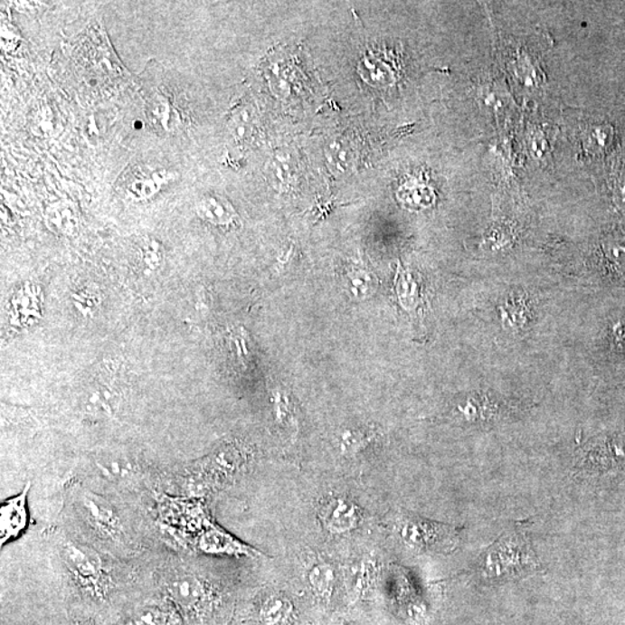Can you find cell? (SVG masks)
<instances>
[{
    "label": "cell",
    "mask_w": 625,
    "mask_h": 625,
    "mask_svg": "<svg viewBox=\"0 0 625 625\" xmlns=\"http://www.w3.org/2000/svg\"><path fill=\"white\" fill-rule=\"evenodd\" d=\"M173 179L171 174L148 167V166H134L124 173L122 188L128 196L143 200L158 194L167 182Z\"/></svg>",
    "instance_id": "cell-7"
},
{
    "label": "cell",
    "mask_w": 625,
    "mask_h": 625,
    "mask_svg": "<svg viewBox=\"0 0 625 625\" xmlns=\"http://www.w3.org/2000/svg\"><path fill=\"white\" fill-rule=\"evenodd\" d=\"M166 579V591L188 618L204 614L213 606V592L208 582L189 571L175 570Z\"/></svg>",
    "instance_id": "cell-2"
},
{
    "label": "cell",
    "mask_w": 625,
    "mask_h": 625,
    "mask_svg": "<svg viewBox=\"0 0 625 625\" xmlns=\"http://www.w3.org/2000/svg\"><path fill=\"white\" fill-rule=\"evenodd\" d=\"M275 404L277 421L281 424H292L293 413L289 407L288 401L284 397L277 396Z\"/></svg>",
    "instance_id": "cell-17"
},
{
    "label": "cell",
    "mask_w": 625,
    "mask_h": 625,
    "mask_svg": "<svg viewBox=\"0 0 625 625\" xmlns=\"http://www.w3.org/2000/svg\"><path fill=\"white\" fill-rule=\"evenodd\" d=\"M604 250L614 262L619 264L625 262V245L622 241H614V240L610 239L604 242Z\"/></svg>",
    "instance_id": "cell-16"
},
{
    "label": "cell",
    "mask_w": 625,
    "mask_h": 625,
    "mask_svg": "<svg viewBox=\"0 0 625 625\" xmlns=\"http://www.w3.org/2000/svg\"><path fill=\"white\" fill-rule=\"evenodd\" d=\"M95 468H97L99 478L111 484L126 483L127 479H131L129 478L130 476L135 473L130 463L123 461L121 459L118 460V459L115 460L113 458L100 459L97 461Z\"/></svg>",
    "instance_id": "cell-13"
},
{
    "label": "cell",
    "mask_w": 625,
    "mask_h": 625,
    "mask_svg": "<svg viewBox=\"0 0 625 625\" xmlns=\"http://www.w3.org/2000/svg\"><path fill=\"white\" fill-rule=\"evenodd\" d=\"M399 535L410 548L434 552H452L459 541L457 529L417 516L401 521Z\"/></svg>",
    "instance_id": "cell-3"
},
{
    "label": "cell",
    "mask_w": 625,
    "mask_h": 625,
    "mask_svg": "<svg viewBox=\"0 0 625 625\" xmlns=\"http://www.w3.org/2000/svg\"><path fill=\"white\" fill-rule=\"evenodd\" d=\"M372 439L367 433L359 430H346L339 437V450L346 457H355L363 452L370 444Z\"/></svg>",
    "instance_id": "cell-14"
},
{
    "label": "cell",
    "mask_w": 625,
    "mask_h": 625,
    "mask_svg": "<svg viewBox=\"0 0 625 625\" xmlns=\"http://www.w3.org/2000/svg\"><path fill=\"white\" fill-rule=\"evenodd\" d=\"M62 554L66 568L82 589L98 597L105 593L107 573L97 552L90 546L68 542Z\"/></svg>",
    "instance_id": "cell-4"
},
{
    "label": "cell",
    "mask_w": 625,
    "mask_h": 625,
    "mask_svg": "<svg viewBox=\"0 0 625 625\" xmlns=\"http://www.w3.org/2000/svg\"><path fill=\"white\" fill-rule=\"evenodd\" d=\"M541 569L525 528L516 527L502 534L478 558L479 577L488 581H510L527 577Z\"/></svg>",
    "instance_id": "cell-1"
},
{
    "label": "cell",
    "mask_w": 625,
    "mask_h": 625,
    "mask_svg": "<svg viewBox=\"0 0 625 625\" xmlns=\"http://www.w3.org/2000/svg\"><path fill=\"white\" fill-rule=\"evenodd\" d=\"M81 516L85 517L90 527L105 539H116L121 533V519L115 507L107 499L90 492H82L80 496Z\"/></svg>",
    "instance_id": "cell-5"
},
{
    "label": "cell",
    "mask_w": 625,
    "mask_h": 625,
    "mask_svg": "<svg viewBox=\"0 0 625 625\" xmlns=\"http://www.w3.org/2000/svg\"><path fill=\"white\" fill-rule=\"evenodd\" d=\"M259 616L264 625H288L295 616V604L283 594L268 595L260 603Z\"/></svg>",
    "instance_id": "cell-10"
},
{
    "label": "cell",
    "mask_w": 625,
    "mask_h": 625,
    "mask_svg": "<svg viewBox=\"0 0 625 625\" xmlns=\"http://www.w3.org/2000/svg\"><path fill=\"white\" fill-rule=\"evenodd\" d=\"M321 521L331 534H346L357 528L362 521V511L357 504L346 497H334L324 505Z\"/></svg>",
    "instance_id": "cell-8"
},
{
    "label": "cell",
    "mask_w": 625,
    "mask_h": 625,
    "mask_svg": "<svg viewBox=\"0 0 625 625\" xmlns=\"http://www.w3.org/2000/svg\"><path fill=\"white\" fill-rule=\"evenodd\" d=\"M614 197L620 208L625 210V172L616 177L614 184Z\"/></svg>",
    "instance_id": "cell-18"
},
{
    "label": "cell",
    "mask_w": 625,
    "mask_h": 625,
    "mask_svg": "<svg viewBox=\"0 0 625 625\" xmlns=\"http://www.w3.org/2000/svg\"><path fill=\"white\" fill-rule=\"evenodd\" d=\"M198 214L216 225H229L235 217L229 203L217 196H205L198 204Z\"/></svg>",
    "instance_id": "cell-12"
},
{
    "label": "cell",
    "mask_w": 625,
    "mask_h": 625,
    "mask_svg": "<svg viewBox=\"0 0 625 625\" xmlns=\"http://www.w3.org/2000/svg\"><path fill=\"white\" fill-rule=\"evenodd\" d=\"M169 615L159 607H147L136 612L126 625H168Z\"/></svg>",
    "instance_id": "cell-15"
},
{
    "label": "cell",
    "mask_w": 625,
    "mask_h": 625,
    "mask_svg": "<svg viewBox=\"0 0 625 625\" xmlns=\"http://www.w3.org/2000/svg\"><path fill=\"white\" fill-rule=\"evenodd\" d=\"M147 118L152 127L165 132H173L182 126V118L173 95L164 90H156L147 100Z\"/></svg>",
    "instance_id": "cell-9"
},
{
    "label": "cell",
    "mask_w": 625,
    "mask_h": 625,
    "mask_svg": "<svg viewBox=\"0 0 625 625\" xmlns=\"http://www.w3.org/2000/svg\"><path fill=\"white\" fill-rule=\"evenodd\" d=\"M310 590L316 594V597L327 601L333 594L335 582V571L333 566L328 563H317L308 571V574Z\"/></svg>",
    "instance_id": "cell-11"
},
{
    "label": "cell",
    "mask_w": 625,
    "mask_h": 625,
    "mask_svg": "<svg viewBox=\"0 0 625 625\" xmlns=\"http://www.w3.org/2000/svg\"><path fill=\"white\" fill-rule=\"evenodd\" d=\"M31 486L27 484L20 494L11 497L0 507V545L2 546L18 539L28 525V494Z\"/></svg>",
    "instance_id": "cell-6"
}]
</instances>
